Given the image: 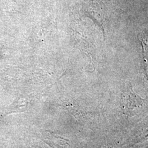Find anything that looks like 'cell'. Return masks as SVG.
Masks as SVG:
<instances>
[{
	"label": "cell",
	"instance_id": "1",
	"mask_svg": "<svg viewBox=\"0 0 148 148\" xmlns=\"http://www.w3.org/2000/svg\"><path fill=\"white\" fill-rule=\"evenodd\" d=\"M123 105L127 111H131L134 108L142 106L144 100L134 93L132 88H130L123 95Z\"/></svg>",
	"mask_w": 148,
	"mask_h": 148
},
{
	"label": "cell",
	"instance_id": "2",
	"mask_svg": "<svg viewBox=\"0 0 148 148\" xmlns=\"http://www.w3.org/2000/svg\"><path fill=\"white\" fill-rule=\"evenodd\" d=\"M143 48V65L145 74L148 78V45L144 42H142Z\"/></svg>",
	"mask_w": 148,
	"mask_h": 148
}]
</instances>
